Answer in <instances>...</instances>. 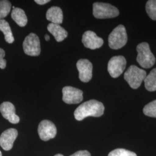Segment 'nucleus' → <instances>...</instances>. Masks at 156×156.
Here are the masks:
<instances>
[{"label": "nucleus", "instance_id": "obj_1", "mask_svg": "<svg viewBox=\"0 0 156 156\" xmlns=\"http://www.w3.org/2000/svg\"><path fill=\"white\" fill-rule=\"evenodd\" d=\"M104 109L105 107L102 102L91 100L78 106L74 112V116L78 121H81L89 116L100 117L104 114Z\"/></svg>", "mask_w": 156, "mask_h": 156}, {"label": "nucleus", "instance_id": "obj_2", "mask_svg": "<svg viewBox=\"0 0 156 156\" xmlns=\"http://www.w3.org/2000/svg\"><path fill=\"white\" fill-rule=\"evenodd\" d=\"M138 56L136 61L142 68H149L153 67L156 62V58L151 53L149 45L146 42H142L136 47Z\"/></svg>", "mask_w": 156, "mask_h": 156}, {"label": "nucleus", "instance_id": "obj_3", "mask_svg": "<svg viewBox=\"0 0 156 156\" xmlns=\"http://www.w3.org/2000/svg\"><path fill=\"white\" fill-rule=\"evenodd\" d=\"M146 76V72L135 66H131L124 73V78L134 89L139 88Z\"/></svg>", "mask_w": 156, "mask_h": 156}, {"label": "nucleus", "instance_id": "obj_4", "mask_svg": "<svg viewBox=\"0 0 156 156\" xmlns=\"http://www.w3.org/2000/svg\"><path fill=\"white\" fill-rule=\"evenodd\" d=\"M127 39L125 27L123 25H119L112 31L109 36V46L112 49H121L127 44Z\"/></svg>", "mask_w": 156, "mask_h": 156}, {"label": "nucleus", "instance_id": "obj_5", "mask_svg": "<svg viewBox=\"0 0 156 156\" xmlns=\"http://www.w3.org/2000/svg\"><path fill=\"white\" fill-rule=\"evenodd\" d=\"M93 13L97 19H108L117 17L119 11L116 7L110 4L95 2L93 4Z\"/></svg>", "mask_w": 156, "mask_h": 156}, {"label": "nucleus", "instance_id": "obj_6", "mask_svg": "<svg viewBox=\"0 0 156 156\" xmlns=\"http://www.w3.org/2000/svg\"><path fill=\"white\" fill-rule=\"evenodd\" d=\"M23 48L24 53L28 56H39L41 53V46L38 35L35 34H30L25 38Z\"/></svg>", "mask_w": 156, "mask_h": 156}, {"label": "nucleus", "instance_id": "obj_7", "mask_svg": "<svg viewBox=\"0 0 156 156\" xmlns=\"http://www.w3.org/2000/svg\"><path fill=\"white\" fill-rule=\"evenodd\" d=\"M127 62L122 56H114L111 58L108 64V71L112 78H118L120 76L125 68Z\"/></svg>", "mask_w": 156, "mask_h": 156}, {"label": "nucleus", "instance_id": "obj_8", "mask_svg": "<svg viewBox=\"0 0 156 156\" xmlns=\"http://www.w3.org/2000/svg\"><path fill=\"white\" fill-rule=\"evenodd\" d=\"M62 100L68 104H76L83 100V91L71 86H66L62 90Z\"/></svg>", "mask_w": 156, "mask_h": 156}, {"label": "nucleus", "instance_id": "obj_9", "mask_svg": "<svg viewBox=\"0 0 156 156\" xmlns=\"http://www.w3.org/2000/svg\"><path fill=\"white\" fill-rule=\"evenodd\" d=\"M38 132L41 140L48 141L56 136L57 128L54 123L49 120H44L39 123Z\"/></svg>", "mask_w": 156, "mask_h": 156}, {"label": "nucleus", "instance_id": "obj_10", "mask_svg": "<svg viewBox=\"0 0 156 156\" xmlns=\"http://www.w3.org/2000/svg\"><path fill=\"white\" fill-rule=\"evenodd\" d=\"M79 71V77L83 82H89L92 78L93 65L87 59H80L76 63Z\"/></svg>", "mask_w": 156, "mask_h": 156}, {"label": "nucleus", "instance_id": "obj_11", "mask_svg": "<svg viewBox=\"0 0 156 156\" xmlns=\"http://www.w3.org/2000/svg\"><path fill=\"white\" fill-rule=\"evenodd\" d=\"M82 41L86 48L93 50L100 48L104 44V40L92 31H86L82 36Z\"/></svg>", "mask_w": 156, "mask_h": 156}, {"label": "nucleus", "instance_id": "obj_12", "mask_svg": "<svg viewBox=\"0 0 156 156\" xmlns=\"http://www.w3.org/2000/svg\"><path fill=\"white\" fill-rule=\"evenodd\" d=\"M18 133L15 128H9L4 131L0 136V146L6 151H10L16 139Z\"/></svg>", "mask_w": 156, "mask_h": 156}, {"label": "nucleus", "instance_id": "obj_13", "mask_svg": "<svg viewBox=\"0 0 156 156\" xmlns=\"http://www.w3.org/2000/svg\"><path fill=\"white\" fill-rule=\"evenodd\" d=\"M0 112L2 116L12 124H17L20 118L15 112V107L9 102H4L0 105Z\"/></svg>", "mask_w": 156, "mask_h": 156}, {"label": "nucleus", "instance_id": "obj_14", "mask_svg": "<svg viewBox=\"0 0 156 156\" xmlns=\"http://www.w3.org/2000/svg\"><path fill=\"white\" fill-rule=\"evenodd\" d=\"M46 17L51 23L60 24L63 20V13L62 9L58 6H52L46 12Z\"/></svg>", "mask_w": 156, "mask_h": 156}, {"label": "nucleus", "instance_id": "obj_15", "mask_svg": "<svg viewBox=\"0 0 156 156\" xmlns=\"http://www.w3.org/2000/svg\"><path fill=\"white\" fill-rule=\"evenodd\" d=\"M48 30L57 42H62L68 36L67 31L59 24L50 23L48 26Z\"/></svg>", "mask_w": 156, "mask_h": 156}, {"label": "nucleus", "instance_id": "obj_16", "mask_svg": "<svg viewBox=\"0 0 156 156\" xmlns=\"http://www.w3.org/2000/svg\"><path fill=\"white\" fill-rule=\"evenodd\" d=\"M12 19L20 27H24L27 23V17L24 11L21 8H15L11 13Z\"/></svg>", "mask_w": 156, "mask_h": 156}, {"label": "nucleus", "instance_id": "obj_17", "mask_svg": "<svg viewBox=\"0 0 156 156\" xmlns=\"http://www.w3.org/2000/svg\"><path fill=\"white\" fill-rule=\"evenodd\" d=\"M0 31H2L5 37V40L8 44H12L15 39L13 36L11 28L9 23L4 19L0 20Z\"/></svg>", "mask_w": 156, "mask_h": 156}, {"label": "nucleus", "instance_id": "obj_18", "mask_svg": "<svg viewBox=\"0 0 156 156\" xmlns=\"http://www.w3.org/2000/svg\"><path fill=\"white\" fill-rule=\"evenodd\" d=\"M146 89L149 91H156V68L153 69L148 75H146L145 80Z\"/></svg>", "mask_w": 156, "mask_h": 156}, {"label": "nucleus", "instance_id": "obj_19", "mask_svg": "<svg viewBox=\"0 0 156 156\" xmlns=\"http://www.w3.org/2000/svg\"><path fill=\"white\" fill-rule=\"evenodd\" d=\"M11 9V3L9 1H0V20L8 16Z\"/></svg>", "mask_w": 156, "mask_h": 156}, {"label": "nucleus", "instance_id": "obj_20", "mask_svg": "<svg viewBox=\"0 0 156 156\" xmlns=\"http://www.w3.org/2000/svg\"><path fill=\"white\" fill-rule=\"evenodd\" d=\"M146 11L153 20H156V0H149L146 2Z\"/></svg>", "mask_w": 156, "mask_h": 156}, {"label": "nucleus", "instance_id": "obj_21", "mask_svg": "<svg viewBox=\"0 0 156 156\" xmlns=\"http://www.w3.org/2000/svg\"><path fill=\"white\" fill-rule=\"evenodd\" d=\"M143 112L147 116L156 118V100L147 104L144 107Z\"/></svg>", "mask_w": 156, "mask_h": 156}, {"label": "nucleus", "instance_id": "obj_22", "mask_svg": "<svg viewBox=\"0 0 156 156\" xmlns=\"http://www.w3.org/2000/svg\"><path fill=\"white\" fill-rule=\"evenodd\" d=\"M108 156H137L133 151L124 149H116L111 151Z\"/></svg>", "mask_w": 156, "mask_h": 156}, {"label": "nucleus", "instance_id": "obj_23", "mask_svg": "<svg viewBox=\"0 0 156 156\" xmlns=\"http://www.w3.org/2000/svg\"><path fill=\"white\" fill-rule=\"evenodd\" d=\"M5 55V52L2 49L0 48V68L4 69L6 66V61L4 58Z\"/></svg>", "mask_w": 156, "mask_h": 156}, {"label": "nucleus", "instance_id": "obj_24", "mask_svg": "<svg viewBox=\"0 0 156 156\" xmlns=\"http://www.w3.org/2000/svg\"><path fill=\"white\" fill-rule=\"evenodd\" d=\"M70 156H91V154L88 151H76Z\"/></svg>", "mask_w": 156, "mask_h": 156}, {"label": "nucleus", "instance_id": "obj_25", "mask_svg": "<svg viewBox=\"0 0 156 156\" xmlns=\"http://www.w3.org/2000/svg\"><path fill=\"white\" fill-rule=\"evenodd\" d=\"M35 2L39 5H44L50 2V0H35Z\"/></svg>", "mask_w": 156, "mask_h": 156}, {"label": "nucleus", "instance_id": "obj_26", "mask_svg": "<svg viewBox=\"0 0 156 156\" xmlns=\"http://www.w3.org/2000/svg\"><path fill=\"white\" fill-rule=\"evenodd\" d=\"M45 39H46V41H48L49 40V39H50V37H49V35H45Z\"/></svg>", "mask_w": 156, "mask_h": 156}, {"label": "nucleus", "instance_id": "obj_27", "mask_svg": "<svg viewBox=\"0 0 156 156\" xmlns=\"http://www.w3.org/2000/svg\"><path fill=\"white\" fill-rule=\"evenodd\" d=\"M55 156H64L63 155H62L61 154H56Z\"/></svg>", "mask_w": 156, "mask_h": 156}, {"label": "nucleus", "instance_id": "obj_28", "mask_svg": "<svg viewBox=\"0 0 156 156\" xmlns=\"http://www.w3.org/2000/svg\"><path fill=\"white\" fill-rule=\"evenodd\" d=\"M0 156H2V153L1 151H0Z\"/></svg>", "mask_w": 156, "mask_h": 156}]
</instances>
